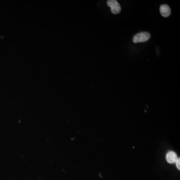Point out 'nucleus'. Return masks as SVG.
<instances>
[{
  "instance_id": "obj_1",
  "label": "nucleus",
  "mask_w": 180,
  "mask_h": 180,
  "mask_svg": "<svg viewBox=\"0 0 180 180\" xmlns=\"http://www.w3.org/2000/svg\"><path fill=\"white\" fill-rule=\"evenodd\" d=\"M150 37L151 35L149 33L143 32L136 34L133 38V40L134 43L145 42L149 40L150 39Z\"/></svg>"
},
{
  "instance_id": "obj_2",
  "label": "nucleus",
  "mask_w": 180,
  "mask_h": 180,
  "mask_svg": "<svg viewBox=\"0 0 180 180\" xmlns=\"http://www.w3.org/2000/svg\"><path fill=\"white\" fill-rule=\"evenodd\" d=\"M107 5L111 8V12L114 14H119L121 12V6L116 0H109L107 1Z\"/></svg>"
},
{
  "instance_id": "obj_3",
  "label": "nucleus",
  "mask_w": 180,
  "mask_h": 180,
  "mask_svg": "<svg viewBox=\"0 0 180 180\" xmlns=\"http://www.w3.org/2000/svg\"><path fill=\"white\" fill-rule=\"evenodd\" d=\"M160 11L161 15L164 17H169L171 13V9L167 5H163L161 6Z\"/></svg>"
},
{
  "instance_id": "obj_4",
  "label": "nucleus",
  "mask_w": 180,
  "mask_h": 180,
  "mask_svg": "<svg viewBox=\"0 0 180 180\" xmlns=\"http://www.w3.org/2000/svg\"><path fill=\"white\" fill-rule=\"evenodd\" d=\"M178 159V158L177 154L174 152L170 151L167 154V161L169 163L173 164L176 163Z\"/></svg>"
},
{
  "instance_id": "obj_5",
  "label": "nucleus",
  "mask_w": 180,
  "mask_h": 180,
  "mask_svg": "<svg viewBox=\"0 0 180 180\" xmlns=\"http://www.w3.org/2000/svg\"><path fill=\"white\" fill-rule=\"evenodd\" d=\"M180 158H178V160H177V161L176 162V166H177V168L179 170L180 169Z\"/></svg>"
}]
</instances>
